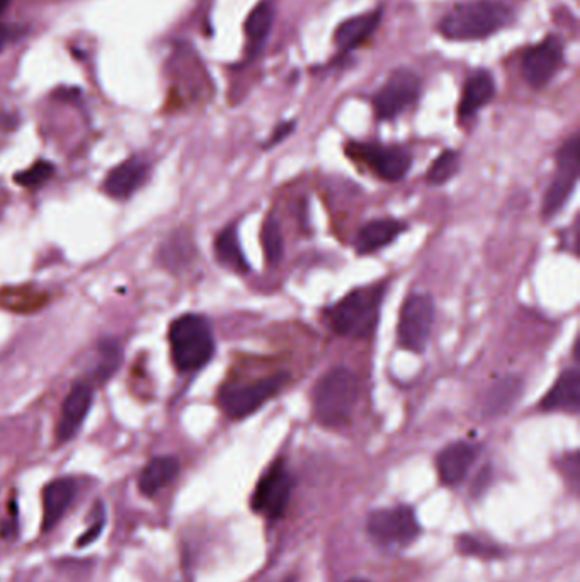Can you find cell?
Masks as SVG:
<instances>
[{"instance_id":"obj_1","label":"cell","mask_w":580,"mask_h":582,"mask_svg":"<svg viewBox=\"0 0 580 582\" xmlns=\"http://www.w3.org/2000/svg\"><path fill=\"white\" fill-rule=\"evenodd\" d=\"M511 21V7L501 0H468L453 7L439 21V33L451 41L485 40Z\"/></svg>"},{"instance_id":"obj_2","label":"cell","mask_w":580,"mask_h":582,"mask_svg":"<svg viewBox=\"0 0 580 582\" xmlns=\"http://www.w3.org/2000/svg\"><path fill=\"white\" fill-rule=\"evenodd\" d=\"M385 297V283L363 286L347 293L327 310L332 331L339 336L368 339L373 336L380 320L381 303Z\"/></svg>"},{"instance_id":"obj_3","label":"cell","mask_w":580,"mask_h":582,"mask_svg":"<svg viewBox=\"0 0 580 582\" xmlns=\"http://www.w3.org/2000/svg\"><path fill=\"white\" fill-rule=\"evenodd\" d=\"M361 383L349 368H334L320 378L313 390V412L320 424L339 428L351 419L358 404Z\"/></svg>"},{"instance_id":"obj_4","label":"cell","mask_w":580,"mask_h":582,"mask_svg":"<svg viewBox=\"0 0 580 582\" xmlns=\"http://www.w3.org/2000/svg\"><path fill=\"white\" fill-rule=\"evenodd\" d=\"M172 360L177 370L196 371L210 363L215 354V339L205 317L182 315L169 329Z\"/></svg>"},{"instance_id":"obj_5","label":"cell","mask_w":580,"mask_h":582,"mask_svg":"<svg viewBox=\"0 0 580 582\" xmlns=\"http://www.w3.org/2000/svg\"><path fill=\"white\" fill-rule=\"evenodd\" d=\"M288 380L290 377L286 373H279L247 385H225L218 394V404L228 417L244 419L273 399Z\"/></svg>"},{"instance_id":"obj_6","label":"cell","mask_w":580,"mask_h":582,"mask_svg":"<svg viewBox=\"0 0 580 582\" xmlns=\"http://www.w3.org/2000/svg\"><path fill=\"white\" fill-rule=\"evenodd\" d=\"M366 530L385 547H407L421 535V525L409 506L376 509L368 516Z\"/></svg>"},{"instance_id":"obj_7","label":"cell","mask_w":580,"mask_h":582,"mask_svg":"<svg viewBox=\"0 0 580 582\" xmlns=\"http://www.w3.org/2000/svg\"><path fill=\"white\" fill-rule=\"evenodd\" d=\"M422 80L410 69H397L373 97V108L378 120L390 121L399 118L407 109L419 101Z\"/></svg>"},{"instance_id":"obj_8","label":"cell","mask_w":580,"mask_h":582,"mask_svg":"<svg viewBox=\"0 0 580 582\" xmlns=\"http://www.w3.org/2000/svg\"><path fill=\"white\" fill-rule=\"evenodd\" d=\"M433 298L427 293H414L405 300L400 310L399 344L412 353H422L429 343L434 326Z\"/></svg>"},{"instance_id":"obj_9","label":"cell","mask_w":580,"mask_h":582,"mask_svg":"<svg viewBox=\"0 0 580 582\" xmlns=\"http://www.w3.org/2000/svg\"><path fill=\"white\" fill-rule=\"evenodd\" d=\"M293 475L285 460L274 462L257 482L252 494V509L269 520H278L285 514L293 494Z\"/></svg>"},{"instance_id":"obj_10","label":"cell","mask_w":580,"mask_h":582,"mask_svg":"<svg viewBox=\"0 0 580 582\" xmlns=\"http://www.w3.org/2000/svg\"><path fill=\"white\" fill-rule=\"evenodd\" d=\"M347 155L363 162L364 166L373 169L376 176L388 183L402 181L412 164V157L407 150L381 143H351L347 147Z\"/></svg>"},{"instance_id":"obj_11","label":"cell","mask_w":580,"mask_h":582,"mask_svg":"<svg viewBox=\"0 0 580 582\" xmlns=\"http://www.w3.org/2000/svg\"><path fill=\"white\" fill-rule=\"evenodd\" d=\"M558 171L553 177L550 188L546 191L543 201V215L553 217L562 210L569 201L570 194L574 193L575 184L579 179V137L569 138L563 143L557 155Z\"/></svg>"},{"instance_id":"obj_12","label":"cell","mask_w":580,"mask_h":582,"mask_svg":"<svg viewBox=\"0 0 580 582\" xmlns=\"http://www.w3.org/2000/svg\"><path fill=\"white\" fill-rule=\"evenodd\" d=\"M562 63L563 41L552 35L524 52L521 72L529 87L543 89L552 82Z\"/></svg>"},{"instance_id":"obj_13","label":"cell","mask_w":580,"mask_h":582,"mask_svg":"<svg viewBox=\"0 0 580 582\" xmlns=\"http://www.w3.org/2000/svg\"><path fill=\"white\" fill-rule=\"evenodd\" d=\"M92 395H94L92 387L87 383H75L74 388L70 390V394L63 402L62 417L57 428L60 443L72 440L79 431L80 424L84 423L91 409Z\"/></svg>"},{"instance_id":"obj_14","label":"cell","mask_w":580,"mask_h":582,"mask_svg":"<svg viewBox=\"0 0 580 582\" xmlns=\"http://www.w3.org/2000/svg\"><path fill=\"white\" fill-rule=\"evenodd\" d=\"M478 457V446L467 441H456L438 455V474L446 485L460 484Z\"/></svg>"},{"instance_id":"obj_15","label":"cell","mask_w":580,"mask_h":582,"mask_svg":"<svg viewBox=\"0 0 580 582\" xmlns=\"http://www.w3.org/2000/svg\"><path fill=\"white\" fill-rule=\"evenodd\" d=\"M381 16H383L381 9H376V11L358 14V16L342 21L334 33V45L339 48V52L346 55L359 46H363L366 41L370 40L371 36L375 35V31L381 23Z\"/></svg>"},{"instance_id":"obj_16","label":"cell","mask_w":580,"mask_h":582,"mask_svg":"<svg viewBox=\"0 0 580 582\" xmlns=\"http://www.w3.org/2000/svg\"><path fill=\"white\" fill-rule=\"evenodd\" d=\"M77 484L74 479L63 477L53 480L43 491V523L41 531L48 533L60 523L70 504L74 503Z\"/></svg>"},{"instance_id":"obj_17","label":"cell","mask_w":580,"mask_h":582,"mask_svg":"<svg viewBox=\"0 0 580 582\" xmlns=\"http://www.w3.org/2000/svg\"><path fill=\"white\" fill-rule=\"evenodd\" d=\"M495 80L489 70L478 69L468 77L458 104L460 120H468L494 99Z\"/></svg>"},{"instance_id":"obj_18","label":"cell","mask_w":580,"mask_h":582,"mask_svg":"<svg viewBox=\"0 0 580 582\" xmlns=\"http://www.w3.org/2000/svg\"><path fill=\"white\" fill-rule=\"evenodd\" d=\"M580 373L577 368L563 371L552 390L541 400V411L579 412Z\"/></svg>"},{"instance_id":"obj_19","label":"cell","mask_w":580,"mask_h":582,"mask_svg":"<svg viewBox=\"0 0 580 582\" xmlns=\"http://www.w3.org/2000/svg\"><path fill=\"white\" fill-rule=\"evenodd\" d=\"M405 229L407 225L404 222L393 220V218H380V220L366 223L356 237V251L358 254L380 251L388 244H392L393 240L397 239Z\"/></svg>"},{"instance_id":"obj_20","label":"cell","mask_w":580,"mask_h":582,"mask_svg":"<svg viewBox=\"0 0 580 582\" xmlns=\"http://www.w3.org/2000/svg\"><path fill=\"white\" fill-rule=\"evenodd\" d=\"M147 177V166L142 160L130 159L109 172L104 181V191L113 198H130Z\"/></svg>"},{"instance_id":"obj_21","label":"cell","mask_w":580,"mask_h":582,"mask_svg":"<svg viewBox=\"0 0 580 582\" xmlns=\"http://www.w3.org/2000/svg\"><path fill=\"white\" fill-rule=\"evenodd\" d=\"M274 4L271 0H261L254 9H252L249 18L245 21V36H247V45L249 53L256 57L261 52L274 24Z\"/></svg>"},{"instance_id":"obj_22","label":"cell","mask_w":580,"mask_h":582,"mask_svg":"<svg viewBox=\"0 0 580 582\" xmlns=\"http://www.w3.org/2000/svg\"><path fill=\"white\" fill-rule=\"evenodd\" d=\"M181 470L179 460L174 457H157L143 468L138 487L145 496L152 497L176 479Z\"/></svg>"},{"instance_id":"obj_23","label":"cell","mask_w":580,"mask_h":582,"mask_svg":"<svg viewBox=\"0 0 580 582\" xmlns=\"http://www.w3.org/2000/svg\"><path fill=\"white\" fill-rule=\"evenodd\" d=\"M523 382L516 377H504L495 382L485 394L484 412L487 416H501L518 402Z\"/></svg>"},{"instance_id":"obj_24","label":"cell","mask_w":580,"mask_h":582,"mask_svg":"<svg viewBox=\"0 0 580 582\" xmlns=\"http://www.w3.org/2000/svg\"><path fill=\"white\" fill-rule=\"evenodd\" d=\"M215 252H217L218 261L223 266L234 269L235 273L244 274L251 271L249 261L240 247L239 234L235 225H230L218 234L215 240Z\"/></svg>"},{"instance_id":"obj_25","label":"cell","mask_w":580,"mask_h":582,"mask_svg":"<svg viewBox=\"0 0 580 582\" xmlns=\"http://www.w3.org/2000/svg\"><path fill=\"white\" fill-rule=\"evenodd\" d=\"M0 303L2 307L19 312V314H28L41 309L46 303L45 293L33 291L31 288H12V290L0 291Z\"/></svg>"},{"instance_id":"obj_26","label":"cell","mask_w":580,"mask_h":582,"mask_svg":"<svg viewBox=\"0 0 580 582\" xmlns=\"http://www.w3.org/2000/svg\"><path fill=\"white\" fill-rule=\"evenodd\" d=\"M261 244L268 263L276 266L285 254V239H283L281 225L276 218H266L261 230Z\"/></svg>"},{"instance_id":"obj_27","label":"cell","mask_w":580,"mask_h":582,"mask_svg":"<svg viewBox=\"0 0 580 582\" xmlns=\"http://www.w3.org/2000/svg\"><path fill=\"white\" fill-rule=\"evenodd\" d=\"M458 169H460V155L456 154L455 150H444L429 167L426 174L427 183L436 184V186L448 183L451 177L456 176Z\"/></svg>"},{"instance_id":"obj_28","label":"cell","mask_w":580,"mask_h":582,"mask_svg":"<svg viewBox=\"0 0 580 582\" xmlns=\"http://www.w3.org/2000/svg\"><path fill=\"white\" fill-rule=\"evenodd\" d=\"M456 550H460V554L482 557V559H497L502 555V550L497 545L484 542L473 535H460L456 538Z\"/></svg>"},{"instance_id":"obj_29","label":"cell","mask_w":580,"mask_h":582,"mask_svg":"<svg viewBox=\"0 0 580 582\" xmlns=\"http://www.w3.org/2000/svg\"><path fill=\"white\" fill-rule=\"evenodd\" d=\"M53 174H55V166H53L52 162L40 160V162H36L29 169H26V171L18 172L14 176V181L19 186H23V188L35 189L43 186L48 179H52Z\"/></svg>"},{"instance_id":"obj_30","label":"cell","mask_w":580,"mask_h":582,"mask_svg":"<svg viewBox=\"0 0 580 582\" xmlns=\"http://www.w3.org/2000/svg\"><path fill=\"white\" fill-rule=\"evenodd\" d=\"M101 346H103L101 348V363L94 371V377L99 382H104L109 377H113L114 371L120 366L121 351L118 348V344L113 343V341H108V343L101 344Z\"/></svg>"},{"instance_id":"obj_31","label":"cell","mask_w":580,"mask_h":582,"mask_svg":"<svg viewBox=\"0 0 580 582\" xmlns=\"http://www.w3.org/2000/svg\"><path fill=\"white\" fill-rule=\"evenodd\" d=\"M104 521H106L104 520V509L103 506H101L96 521H94L91 528H89V530H87L86 533L77 540V547H87V545H91L92 542H96L97 538L101 537V533H103Z\"/></svg>"},{"instance_id":"obj_32","label":"cell","mask_w":580,"mask_h":582,"mask_svg":"<svg viewBox=\"0 0 580 582\" xmlns=\"http://www.w3.org/2000/svg\"><path fill=\"white\" fill-rule=\"evenodd\" d=\"M295 121H286V123H281V125L276 126V130L273 132V137L269 138V142L264 145L266 149H271L274 145H278L279 142H283L286 137H290L291 132L295 130Z\"/></svg>"},{"instance_id":"obj_33","label":"cell","mask_w":580,"mask_h":582,"mask_svg":"<svg viewBox=\"0 0 580 582\" xmlns=\"http://www.w3.org/2000/svg\"><path fill=\"white\" fill-rule=\"evenodd\" d=\"M12 33L11 29L4 26V24H0V52L6 48L7 43L11 41Z\"/></svg>"},{"instance_id":"obj_34","label":"cell","mask_w":580,"mask_h":582,"mask_svg":"<svg viewBox=\"0 0 580 582\" xmlns=\"http://www.w3.org/2000/svg\"><path fill=\"white\" fill-rule=\"evenodd\" d=\"M7 6H9V0H0V16L4 14V11H6Z\"/></svg>"},{"instance_id":"obj_35","label":"cell","mask_w":580,"mask_h":582,"mask_svg":"<svg viewBox=\"0 0 580 582\" xmlns=\"http://www.w3.org/2000/svg\"><path fill=\"white\" fill-rule=\"evenodd\" d=\"M347 582H370V581H366V579H351V581Z\"/></svg>"},{"instance_id":"obj_36","label":"cell","mask_w":580,"mask_h":582,"mask_svg":"<svg viewBox=\"0 0 580 582\" xmlns=\"http://www.w3.org/2000/svg\"><path fill=\"white\" fill-rule=\"evenodd\" d=\"M285 582H293V579H288V581H285Z\"/></svg>"}]
</instances>
